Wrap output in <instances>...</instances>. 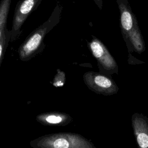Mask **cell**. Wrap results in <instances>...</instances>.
I'll use <instances>...</instances> for the list:
<instances>
[{
	"instance_id": "1",
	"label": "cell",
	"mask_w": 148,
	"mask_h": 148,
	"mask_svg": "<svg viewBox=\"0 0 148 148\" xmlns=\"http://www.w3.org/2000/svg\"><path fill=\"white\" fill-rule=\"evenodd\" d=\"M120 12V27L129 53L141 54L145 50V43L135 14L128 0H116Z\"/></svg>"
},
{
	"instance_id": "2",
	"label": "cell",
	"mask_w": 148,
	"mask_h": 148,
	"mask_svg": "<svg viewBox=\"0 0 148 148\" xmlns=\"http://www.w3.org/2000/svg\"><path fill=\"white\" fill-rule=\"evenodd\" d=\"M62 9L60 2H57L49 18L33 31L20 45L18 53L21 61H27L40 51L46 35L60 22Z\"/></svg>"
},
{
	"instance_id": "3",
	"label": "cell",
	"mask_w": 148,
	"mask_h": 148,
	"mask_svg": "<svg viewBox=\"0 0 148 148\" xmlns=\"http://www.w3.org/2000/svg\"><path fill=\"white\" fill-rule=\"evenodd\" d=\"M29 145L34 148H95L89 140L73 132L46 134L31 140Z\"/></svg>"
},
{
	"instance_id": "4",
	"label": "cell",
	"mask_w": 148,
	"mask_h": 148,
	"mask_svg": "<svg viewBox=\"0 0 148 148\" xmlns=\"http://www.w3.org/2000/svg\"><path fill=\"white\" fill-rule=\"evenodd\" d=\"M88 46L97 61L100 72L110 76L119 73V68L115 59L102 41L93 36L88 43Z\"/></svg>"
},
{
	"instance_id": "5",
	"label": "cell",
	"mask_w": 148,
	"mask_h": 148,
	"mask_svg": "<svg viewBox=\"0 0 148 148\" xmlns=\"http://www.w3.org/2000/svg\"><path fill=\"white\" fill-rule=\"evenodd\" d=\"M83 78L87 87L97 94L112 95L116 94L119 89L111 76L100 72H87Z\"/></svg>"
},
{
	"instance_id": "6",
	"label": "cell",
	"mask_w": 148,
	"mask_h": 148,
	"mask_svg": "<svg viewBox=\"0 0 148 148\" xmlns=\"http://www.w3.org/2000/svg\"><path fill=\"white\" fill-rule=\"evenodd\" d=\"M42 0H20L16 5L10 41L14 42L21 34V28L30 14L35 11Z\"/></svg>"
},
{
	"instance_id": "7",
	"label": "cell",
	"mask_w": 148,
	"mask_h": 148,
	"mask_svg": "<svg viewBox=\"0 0 148 148\" xmlns=\"http://www.w3.org/2000/svg\"><path fill=\"white\" fill-rule=\"evenodd\" d=\"M131 124L138 146L148 148V118L142 113H135L131 117Z\"/></svg>"
},
{
	"instance_id": "8",
	"label": "cell",
	"mask_w": 148,
	"mask_h": 148,
	"mask_svg": "<svg viewBox=\"0 0 148 148\" xmlns=\"http://www.w3.org/2000/svg\"><path fill=\"white\" fill-rule=\"evenodd\" d=\"M36 120L43 125L65 126L71 123L72 117L68 114L60 112H49L36 116Z\"/></svg>"
},
{
	"instance_id": "9",
	"label": "cell",
	"mask_w": 148,
	"mask_h": 148,
	"mask_svg": "<svg viewBox=\"0 0 148 148\" xmlns=\"http://www.w3.org/2000/svg\"><path fill=\"white\" fill-rule=\"evenodd\" d=\"M12 0H1L0 2V38L6 28L7 18Z\"/></svg>"
},
{
	"instance_id": "10",
	"label": "cell",
	"mask_w": 148,
	"mask_h": 148,
	"mask_svg": "<svg viewBox=\"0 0 148 148\" xmlns=\"http://www.w3.org/2000/svg\"><path fill=\"white\" fill-rule=\"evenodd\" d=\"M11 37V31L8 30L7 28L5 29L2 36L0 38V66L3 59L4 53L7 48L9 42Z\"/></svg>"
},
{
	"instance_id": "11",
	"label": "cell",
	"mask_w": 148,
	"mask_h": 148,
	"mask_svg": "<svg viewBox=\"0 0 148 148\" xmlns=\"http://www.w3.org/2000/svg\"><path fill=\"white\" fill-rule=\"evenodd\" d=\"M97 7L101 10L103 7V0H93Z\"/></svg>"
}]
</instances>
